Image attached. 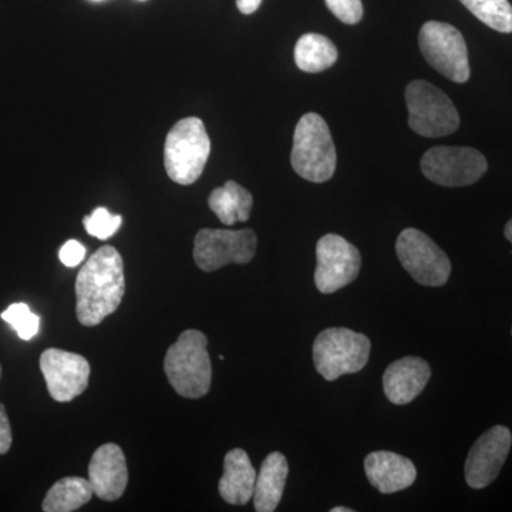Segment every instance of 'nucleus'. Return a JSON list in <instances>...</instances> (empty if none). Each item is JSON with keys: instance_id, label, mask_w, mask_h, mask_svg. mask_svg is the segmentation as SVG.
I'll list each match as a JSON object with an SVG mask.
<instances>
[{"instance_id": "1", "label": "nucleus", "mask_w": 512, "mask_h": 512, "mask_svg": "<svg viewBox=\"0 0 512 512\" xmlns=\"http://www.w3.org/2000/svg\"><path fill=\"white\" fill-rule=\"evenodd\" d=\"M126 292L123 258L111 245L97 249L76 278V316L97 326L119 309Z\"/></svg>"}, {"instance_id": "2", "label": "nucleus", "mask_w": 512, "mask_h": 512, "mask_svg": "<svg viewBox=\"0 0 512 512\" xmlns=\"http://www.w3.org/2000/svg\"><path fill=\"white\" fill-rule=\"evenodd\" d=\"M207 345L204 333L188 329L167 350L165 375L175 392L185 399H200L210 392L212 366Z\"/></svg>"}, {"instance_id": "3", "label": "nucleus", "mask_w": 512, "mask_h": 512, "mask_svg": "<svg viewBox=\"0 0 512 512\" xmlns=\"http://www.w3.org/2000/svg\"><path fill=\"white\" fill-rule=\"evenodd\" d=\"M336 163L338 156L328 124L319 114H305L293 133V170L303 180L320 184L333 177Z\"/></svg>"}, {"instance_id": "4", "label": "nucleus", "mask_w": 512, "mask_h": 512, "mask_svg": "<svg viewBox=\"0 0 512 512\" xmlns=\"http://www.w3.org/2000/svg\"><path fill=\"white\" fill-rule=\"evenodd\" d=\"M210 154L211 140L204 121L187 117L178 121L165 138V171L174 183L194 184L204 173Z\"/></svg>"}, {"instance_id": "5", "label": "nucleus", "mask_w": 512, "mask_h": 512, "mask_svg": "<svg viewBox=\"0 0 512 512\" xmlns=\"http://www.w3.org/2000/svg\"><path fill=\"white\" fill-rule=\"evenodd\" d=\"M370 340L348 328L323 330L313 343V363L328 382L360 372L369 362Z\"/></svg>"}, {"instance_id": "6", "label": "nucleus", "mask_w": 512, "mask_h": 512, "mask_svg": "<svg viewBox=\"0 0 512 512\" xmlns=\"http://www.w3.org/2000/svg\"><path fill=\"white\" fill-rule=\"evenodd\" d=\"M406 103L409 126L419 136H450L460 126V116L453 101L443 90L426 80L407 84Z\"/></svg>"}, {"instance_id": "7", "label": "nucleus", "mask_w": 512, "mask_h": 512, "mask_svg": "<svg viewBox=\"0 0 512 512\" xmlns=\"http://www.w3.org/2000/svg\"><path fill=\"white\" fill-rule=\"evenodd\" d=\"M419 45L424 59L433 69L454 83L470 79L467 43L460 30L448 23L431 22L421 26Z\"/></svg>"}, {"instance_id": "8", "label": "nucleus", "mask_w": 512, "mask_h": 512, "mask_svg": "<svg viewBox=\"0 0 512 512\" xmlns=\"http://www.w3.org/2000/svg\"><path fill=\"white\" fill-rule=\"evenodd\" d=\"M258 239L252 229H201L195 235L194 261L204 272L229 264L244 265L254 259Z\"/></svg>"}, {"instance_id": "9", "label": "nucleus", "mask_w": 512, "mask_h": 512, "mask_svg": "<svg viewBox=\"0 0 512 512\" xmlns=\"http://www.w3.org/2000/svg\"><path fill=\"white\" fill-rule=\"evenodd\" d=\"M420 165L427 180L443 187H466L477 183L488 170L483 154L470 147L430 148L421 158Z\"/></svg>"}, {"instance_id": "10", "label": "nucleus", "mask_w": 512, "mask_h": 512, "mask_svg": "<svg viewBox=\"0 0 512 512\" xmlns=\"http://www.w3.org/2000/svg\"><path fill=\"white\" fill-rule=\"evenodd\" d=\"M396 252L403 268L423 286H443L451 274V262L439 245L419 231L407 228L399 235Z\"/></svg>"}, {"instance_id": "11", "label": "nucleus", "mask_w": 512, "mask_h": 512, "mask_svg": "<svg viewBox=\"0 0 512 512\" xmlns=\"http://www.w3.org/2000/svg\"><path fill=\"white\" fill-rule=\"evenodd\" d=\"M316 259L315 285L322 293H335L352 284L362 266L359 249L336 234L319 239Z\"/></svg>"}, {"instance_id": "12", "label": "nucleus", "mask_w": 512, "mask_h": 512, "mask_svg": "<svg viewBox=\"0 0 512 512\" xmlns=\"http://www.w3.org/2000/svg\"><path fill=\"white\" fill-rule=\"evenodd\" d=\"M40 370L45 376L47 390L59 403L72 402L89 386L90 365L77 353L47 349L40 356Z\"/></svg>"}, {"instance_id": "13", "label": "nucleus", "mask_w": 512, "mask_h": 512, "mask_svg": "<svg viewBox=\"0 0 512 512\" xmlns=\"http://www.w3.org/2000/svg\"><path fill=\"white\" fill-rule=\"evenodd\" d=\"M512 434L504 426H495L485 431L471 447L464 467L467 484L481 490L488 487L500 474L510 454Z\"/></svg>"}, {"instance_id": "14", "label": "nucleus", "mask_w": 512, "mask_h": 512, "mask_svg": "<svg viewBox=\"0 0 512 512\" xmlns=\"http://www.w3.org/2000/svg\"><path fill=\"white\" fill-rule=\"evenodd\" d=\"M89 481L100 500L116 501L124 494L128 470L126 457L117 444L107 443L94 451L89 464Z\"/></svg>"}, {"instance_id": "15", "label": "nucleus", "mask_w": 512, "mask_h": 512, "mask_svg": "<svg viewBox=\"0 0 512 512\" xmlns=\"http://www.w3.org/2000/svg\"><path fill=\"white\" fill-rule=\"evenodd\" d=\"M431 377V369L420 357H403L387 367L383 375V389L389 402L409 404L416 399Z\"/></svg>"}, {"instance_id": "16", "label": "nucleus", "mask_w": 512, "mask_h": 512, "mask_svg": "<svg viewBox=\"0 0 512 512\" xmlns=\"http://www.w3.org/2000/svg\"><path fill=\"white\" fill-rule=\"evenodd\" d=\"M367 480L382 494H394L412 487L417 470L409 458L392 451H375L365 458Z\"/></svg>"}, {"instance_id": "17", "label": "nucleus", "mask_w": 512, "mask_h": 512, "mask_svg": "<svg viewBox=\"0 0 512 512\" xmlns=\"http://www.w3.org/2000/svg\"><path fill=\"white\" fill-rule=\"evenodd\" d=\"M256 473L248 454L242 448L229 451L224 460L218 491L222 500L231 505H245L254 497Z\"/></svg>"}, {"instance_id": "18", "label": "nucleus", "mask_w": 512, "mask_h": 512, "mask_svg": "<svg viewBox=\"0 0 512 512\" xmlns=\"http://www.w3.org/2000/svg\"><path fill=\"white\" fill-rule=\"evenodd\" d=\"M289 466L286 457L278 451L269 454L256 476L254 497L255 511L274 512L284 495Z\"/></svg>"}, {"instance_id": "19", "label": "nucleus", "mask_w": 512, "mask_h": 512, "mask_svg": "<svg viewBox=\"0 0 512 512\" xmlns=\"http://www.w3.org/2000/svg\"><path fill=\"white\" fill-rule=\"evenodd\" d=\"M252 194L235 181H227L222 187L215 188L208 197V207L224 225L247 222L251 217Z\"/></svg>"}, {"instance_id": "20", "label": "nucleus", "mask_w": 512, "mask_h": 512, "mask_svg": "<svg viewBox=\"0 0 512 512\" xmlns=\"http://www.w3.org/2000/svg\"><path fill=\"white\" fill-rule=\"evenodd\" d=\"M94 495L92 484L82 477H66L53 484L43 501V511L72 512L89 503Z\"/></svg>"}, {"instance_id": "21", "label": "nucleus", "mask_w": 512, "mask_h": 512, "mask_svg": "<svg viewBox=\"0 0 512 512\" xmlns=\"http://www.w3.org/2000/svg\"><path fill=\"white\" fill-rule=\"evenodd\" d=\"M338 60V49L328 37L308 33L295 46V63L302 72L320 73L330 69Z\"/></svg>"}, {"instance_id": "22", "label": "nucleus", "mask_w": 512, "mask_h": 512, "mask_svg": "<svg viewBox=\"0 0 512 512\" xmlns=\"http://www.w3.org/2000/svg\"><path fill=\"white\" fill-rule=\"evenodd\" d=\"M478 20L501 33H512V6L508 0H460Z\"/></svg>"}, {"instance_id": "23", "label": "nucleus", "mask_w": 512, "mask_h": 512, "mask_svg": "<svg viewBox=\"0 0 512 512\" xmlns=\"http://www.w3.org/2000/svg\"><path fill=\"white\" fill-rule=\"evenodd\" d=\"M2 319L16 330L20 339L30 340L39 332L40 318L26 303H13L2 313Z\"/></svg>"}, {"instance_id": "24", "label": "nucleus", "mask_w": 512, "mask_h": 512, "mask_svg": "<svg viewBox=\"0 0 512 512\" xmlns=\"http://www.w3.org/2000/svg\"><path fill=\"white\" fill-rule=\"evenodd\" d=\"M83 224L87 234L99 238L101 241H106L119 231L121 224H123V217L110 214L107 208L100 207L96 208L92 215L84 217Z\"/></svg>"}, {"instance_id": "25", "label": "nucleus", "mask_w": 512, "mask_h": 512, "mask_svg": "<svg viewBox=\"0 0 512 512\" xmlns=\"http://www.w3.org/2000/svg\"><path fill=\"white\" fill-rule=\"evenodd\" d=\"M325 2L330 12L346 25H356L363 18L362 0H325Z\"/></svg>"}, {"instance_id": "26", "label": "nucleus", "mask_w": 512, "mask_h": 512, "mask_svg": "<svg viewBox=\"0 0 512 512\" xmlns=\"http://www.w3.org/2000/svg\"><path fill=\"white\" fill-rule=\"evenodd\" d=\"M84 256H86V248L74 239L67 241L59 252L60 261L67 268H74V266L82 264Z\"/></svg>"}, {"instance_id": "27", "label": "nucleus", "mask_w": 512, "mask_h": 512, "mask_svg": "<svg viewBox=\"0 0 512 512\" xmlns=\"http://www.w3.org/2000/svg\"><path fill=\"white\" fill-rule=\"evenodd\" d=\"M12 446V429L5 406L0 404V454H6Z\"/></svg>"}, {"instance_id": "28", "label": "nucleus", "mask_w": 512, "mask_h": 512, "mask_svg": "<svg viewBox=\"0 0 512 512\" xmlns=\"http://www.w3.org/2000/svg\"><path fill=\"white\" fill-rule=\"evenodd\" d=\"M261 5L262 0H237V8L242 15H252Z\"/></svg>"}, {"instance_id": "29", "label": "nucleus", "mask_w": 512, "mask_h": 512, "mask_svg": "<svg viewBox=\"0 0 512 512\" xmlns=\"http://www.w3.org/2000/svg\"><path fill=\"white\" fill-rule=\"evenodd\" d=\"M505 237H507L508 241L512 244V220L507 222V225H505Z\"/></svg>"}, {"instance_id": "30", "label": "nucleus", "mask_w": 512, "mask_h": 512, "mask_svg": "<svg viewBox=\"0 0 512 512\" xmlns=\"http://www.w3.org/2000/svg\"><path fill=\"white\" fill-rule=\"evenodd\" d=\"M332 512H353L352 508L335 507L332 508Z\"/></svg>"}, {"instance_id": "31", "label": "nucleus", "mask_w": 512, "mask_h": 512, "mask_svg": "<svg viewBox=\"0 0 512 512\" xmlns=\"http://www.w3.org/2000/svg\"><path fill=\"white\" fill-rule=\"evenodd\" d=\"M94 2H100V0H94Z\"/></svg>"}, {"instance_id": "32", "label": "nucleus", "mask_w": 512, "mask_h": 512, "mask_svg": "<svg viewBox=\"0 0 512 512\" xmlns=\"http://www.w3.org/2000/svg\"><path fill=\"white\" fill-rule=\"evenodd\" d=\"M0 375H2V370H0Z\"/></svg>"}]
</instances>
